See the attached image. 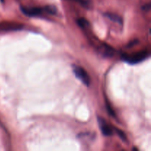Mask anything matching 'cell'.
I'll return each mask as SVG.
<instances>
[{
	"instance_id": "cell-1",
	"label": "cell",
	"mask_w": 151,
	"mask_h": 151,
	"mask_svg": "<svg viewBox=\"0 0 151 151\" xmlns=\"http://www.w3.org/2000/svg\"><path fill=\"white\" fill-rule=\"evenodd\" d=\"M149 57V52L146 50L139 52L134 53L132 55H122V59L125 61L128 62V63L131 64H136L139 62L143 61Z\"/></svg>"
},
{
	"instance_id": "cell-2",
	"label": "cell",
	"mask_w": 151,
	"mask_h": 151,
	"mask_svg": "<svg viewBox=\"0 0 151 151\" xmlns=\"http://www.w3.org/2000/svg\"><path fill=\"white\" fill-rule=\"evenodd\" d=\"M73 72L75 76L83 82V83L85 84L86 86H88L90 85V77L88 74L84 70L83 68L78 66H73Z\"/></svg>"
},
{
	"instance_id": "cell-3",
	"label": "cell",
	"mask_w": 151,
	"mask_h": 151,
	"mask_svg": "<svg viewBox=\"0 0 151 151\" xmlns=\"http://www.w3.org/2000/svg\"><path fill=\"white\" fill-rule=\"evenodd\" d=\"M21 10L23 12L24 14L28 16H39L42 13V9L39 7H21Z\"/></svg>"
},
{
	"instance_id": "cell-4",
	"label": "cell",
	"mask_w": 151,
	"mask_h": 151,
	"mask_svg": "<svg viewBox=\"0 0 151 151\" xmlns=\"http://www.w3.org/2000/svg\"><path fill=\"white\" fill-rule=\"evenodd\" d=\"M99 124H100V129H101L102 133L104 136L106 137H109V136H111L113 134V131H112L111 128H110V126L106 124V122H105V120H103L101 118H99Z\"/></svg>"
},
{
	"instance_id": "cell-5",
	"label": "cell",
	"mask_w": 151,
	"mask_h": 151,
	"mask_svg": "<svg viewBox=\"0 0 151 151\" xmlns=\"http://www.w3.org/2000/svg\"><path fill=\"white\" fill-rule=\"evenodd\" d=\"M105 16H106V17L109 18V19H110L111 20L114 21V22H117V23L119 24H122V19H121L118 15L114 14V13H107L105 14Z\"/></svg>"
},
{
	"instance_id": "cell-6",
	"label": "cell",
	"mask_w": 151,
	"mask_h": 151,
	"mask_svg": "<svg viewBox=\"0 0 151 151\" xmlns=\"http://www.w3.org/2000/svg\"><path fill=\"white\" fill-rule=\"evenodd\" d=\"M44 10H45V11L47 12V13H48L49 14H52V15L56 14V12H57V9L52 5L46 6V7L44 8Z\"/></svg>"
},
{
	"instance_id": "cell-7",
	"label": "cell",
	"mask_w": 151,
	"mask_h": 151,
	"mask_svg": "<svg viewBox=\"0 0 151 151\" xmlns=\"http://www.w3.org/2000/svg\"><path fill=\"white\" fill-rule=\"evenodd\" d=\"M78 22V25L82 28L86 27L88 26V24H89L88 21H87L86 19H83V18H81V19H78V22Z\"/></svg>"
},
{
	"instance_id": "cell-8",
	"label": "cell",
	"mask_w": 151,
	"mask_h": 151,
	"mask_svg": "<svg viewBox=\"0 0 151 151\" xmlns=\"http://www.w3.org/2000/svg\"><path fill=\"white\" fill-rule=\"evenodd\" d=\"M72 1L79 3L80 4H81V5L85 7H88V5L90 4V1L88 0H72Z\"/></svg>"
},
{
	"instance_id": "cell-9",
	"label": "cell",
	"mask_w": 151,
	"mask_h": 151,
	"mask_svg": "<svg viewBox=\"0 0 151 151\" xmlns=\"http://www.w3.org/2000/svg\"><path fill=\"white\" fill-rule=\"evenodd\" d=\"M116 133H117V134L119 135V137H120L123 141H125L127 138H126V136H125V134H124L123 131H122L121 130L117 129V128H116Z\"/></svg>"
},
{
	"instance_id": "cell-10",
	"label": "cell",
	"mask_w": 151,
	"mask_h": 151,
	"mask_svg": "<svg viewBox=\"0 0 151 151\" xmlns=\"http://www.w3.org/2000/svg\"><path fill=\"white\" fill-rule=\"evenodd\" d=\"M107 109H108V111H109V113L112 116H114V112L113 111H112L111 108L110 106H109V104L107 105Z\"/></svg>"
},
{
	"instance_id": "cell-11",
	"label": "cell",
	"mask_w": 151,
	"mask_h": 151,
	"mask_svg": "<svg viewBox=\"0 0 151 151\" xmlns=\"http://www.w3.org/2000/svg\"><path fill=\"white\" fill-rule=\"evenodd\" d=\"M142 9L144 10H146V11H148V10L150 9V3H148V4H145V6H143Z\"/></svg>"
}]
</instances>
